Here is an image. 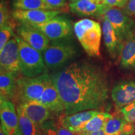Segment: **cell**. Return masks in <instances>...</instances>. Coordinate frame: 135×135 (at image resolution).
Wrapping results in <instances>:
<instances>
[{"label": "cell", "mask_w": 135, "mask_h": 135, "mask_svg": "<svg viewBox=\"0 0 135 135\" xmlns=\"http://www.w3.org/2000/svg\"><path fill=\"white\" fill-rule=\"evenodd\" d=\"M39 101L54 114H60L65 113V109L63 102L52 81L51 77L47 83Z\"/></svg>", "instance_id": "cell-15"}, {"label": "cell", "mask_w": 135, "mask_h": 135, "mask_svg": "<svg viewBox=\"0 0 135 135\" xmlns=\"http://www.w3.org/2000/svg\"><path fill=\"white\" fill-rule=\"evenodd\" d=\"M51 77L63 101L66 115L100 108L109 98L107 75L91 63H71Z\"/></svg>", "instance_id": "cell-1"}, {"label": "cell", "mask_w": 135, "mask_h": 135, "mask_svg": "<svg viewBox=\"0 0 135 135\" xmlns=\"http://www.w3.org/2000/svg\"><path fill=\"white\" fill-rule=\"evenodd\" d=\"M16 111L12 102L8 99L1 98V128L7 135H21Z\"/></svg>", "instance_id": "cell-9"}, {"label": "cell", "mask_w": 135, "mask_h": 135, "mask_svg": "<svg viewBox=\"0 0 135 135\" xmlns=\"http://www.w3.org/2000/svg\"><path fill=\"white\" fill-rule=\"evenodd\" d=\"M40 127L43 129L46 135H58L56 133L55 129H53V127L51 125L50 121H48H48H46Z\"/></svg>", "instance_id": "cell-31"}, {"label": "cell", "mask_w": 135, "mask_h": 135, "mask_svg": "<svg viewBox=\"0 0 135 135\" xmlns=\"http://www.w3.org/2000/svg\"><path fill=\"white\" fill-rule=\"evenodd\" d=\"M16 74L1 71L0 73V94L1 98L8 100L13 99L16 94Z\"/></svg>", "instance_id": "cell-19"}, {"label": "cell", "mask_w": 135, "mask_h": 135, "mask_svg": "<svg viewBox=\"0 0 135 135\" xmlns=\"http://www.w3.org/2000/svg\"><path fill=\"white\" fill-rule=\"evenodd\" d=\"M13 6L15 9L52 10L44 0H13Z\"/></svg>", "instance_id": "cell-23"}, {"label": "cell", "mask_w": 135, "mask_h": 135, "mask_svg": "<svg viewBox=\"0 0 135 135\" xmlns=\"http://www.w3.org/2000/svg\"><path fill=\"white\" fill-rule=\"evenodd\" d=\"M16 111L21 135H35L38 130V126L26 115L21 103L17 106Z\"/></svg>", "instance_id": "cell-20"}, {"label": "cell", "mask_w": 135, "mask_h": 135, "mask_svg": "<svg viewBox=\"0 0 135 135\" xmlns=\"http://www.w3.org/2000/svg\"><path fill=\"white\" fill-rule=\"evenodd\" d=\"M0 66L1 71L13 73L16 75L20 71L19 48L15 36L0 51Z\"/></svg>", "instance_id": "cell-10"}, {"label": "cell", "mask_w": 135, "mask_h": 135, "mask_svg": "<svg viewBox=\"0 0 135 135\" xmlns=\"http://www.w3.org/2000/svg\"><path fill=\"white\" fill-rule=\"evenodd\" d=\"M51 125L58 135H78V133L73 132V131H70V129H67L63 126H61L60 123L56 124L54 122L50 121Z\"/></svg>", "instance_id": "cell-27"}, {"label": "cell", "mask_w": 135, "mask_h": 135, "mask_svg": "<svg viewBox=\"0 0 135 135\" xmlns=\"http://www.w3.org/2000/svg\"><path fill=\"white\" fill-rule=\"evenodd\" d=\"M32 26L41 31L52 41L69 38L73 33L72 25L70 20L59 15L45 23Z\"/></svg>", "instance_id": "cell-7"}, {"label": "cell", "mask_w": 135, "mask_h": 135, "mask_svg": "<svg viewBox=\"0 0 135 135\" xmlns=\"http://www.w3.org/2000/svg\"><path fill=\"white\" fill-rule=\"evenodd\" d=\"M119 60L123 69L135 71V32L124 41Z\"/></svg>", "instance_id": "cell-18"}, {"label": "cell", "mask_w": 135, "mask_h": 135, "mask_svg": "<svg viewBox=\"0 0 135 135\" xmlns=\"http://www.w3.org/2000/svg\"><path fill=\"white\" fill-rule=\"evenodd\" d=\"M121 113L126 121L128 122H135V100L131 104L124 106L119 109Z\"/></svg>", "instance_id": "cell-26"}, {"label": "cell", "mask_w": 135, "mask_h": 135, "mask_svg": "<svg viewBox=\"0 0 135 135\" xmlns=\"http://www.w3.org/2000/svg\"><path fill=\"white\" fill-rule=\"evenodd\" d=\"M111 98L114 106L120 109L135 100V80L119 82L113 88Z\"/></svg>", "instance_id": "cell-12"}, {"label": "cell", "mask_w": 135, "mask_h": 135, "mask_svg": "<svg viewBox=\"0 0 135 135\" xmlns=\"http://www.w3.org/2000/svg\"><path fill=\"white\" fill-rule=\"evenodd\" d=\"M35 135H46V134H45V133L44 132V131L41 129V128L38 127V130H37L36 134Z\"/></svg>", "instance_id": "cell-33"}, {"label": "cell", "mask_w": 135, "mask_h": 135, "mask_svg": "<svg viewBox=\"0 0 135 135\" xmlns=\"http://www.w3.org/2000/svg\"><path fill=\"white\" fill-rule=\"evenodd\" d=\"M112 116V114L106 112H99L88 121L81 132H94L103 129L104 124Z\"/></svg>", "instance_id": "cell-22"}, {"label": "cell", "mask_w": 135, "mask_h": 135, "mask_svg": "<svg viewBox=\"0 0 135 135\" xmlns=\"http://www.w3.org/2000/svg\"><path fill=\"white\" fill-rule=\"evenodd\" d=\"M52 9H58L66 6L67 0H44Z\"/></svg>", "instance_id": "cell-28"}, {"label": "cell", "mask_w": 135, "mask_h": 135, "mask_svg": "<svg viewBox=\"0 0 135 135\" xmlns=\"http://www.w3.org/2000/svg\"><path fill=\"white\" fill-rule=\"evenodd\" d=\"M51 75L45 73L36 77H20L16 80V97L20 103L31 101H40Z\"/></svg>", "instance_id": "cell-4"}, {"label": "cell", "mask_w": 135, "mask_h": 135, "mask_svg": "<svg viewBox=\"0 0 135 135\" xmlns=\"http://www.w3.org/2000/svg\"><path fill=\"white\" fill-rule=\"evenodd\" d=\"M109 7L104 4H97L91 0H80L69 4L70 11L73 13L81 17L103 18Z\"/></svg>", "instance_id": "cell-13"}, {"label": "cell", "mask_w": 135, "mask_h": 135, "mask_svg": "<svg viewBox=\"0 0 135 135\" xmlns=\"http://www.w3.org/2000/svg\"><path fill=\"white\" fill-rule=\"evenodd\" d=\"M15 21H16L13 18L11 13H9L6 3L2 0L0 4V28L6 25L15 28L16 26Z\"/></svg>", "instance_id": "cell-24"}, {"label": "cell", "mask_w": 135, "mask_h": 135, "mask_svg": "<svg viewBox=\"0 0 135 135\" xmlns=\"http://www.w3.org/2000/svg\"><path fill=\"white\" fill-rule=\"evenodd\" d=\"M128 123L122 114L121 116L112 115L104 124L103 130L109 135H126L124 131Z\"/></svg>", "instance_id": "cell-21"}, {"label": "cell", "mask_w": 135, "mask_h": 135, "mask_svg": "<svg viewBox=\"0 0 135 135\" xmlns=\"http://www.w3.org/2000/svg\"><path fill=\"white\" fill-rule=\"evenodd\" d=\"M128 0H104V4L109 7L124 8Z\"/></svg>", "instance_id": "cell-29"}, {"label": "cell", "mask_w": 135, "mask_h": 135, "mask_svg": "<svg viewBox=\"0 0 135 135\" xmlns=\"http://www.w3.org/2000/svg\"><path fill=\"white\" fill-rule=\"evenodd\" d=\"M18 36L30 46L43 52L50 45V40L41 31L32 25L20 23L17 26Z\"/></svg>", "instance_id": "cell-11"}, {"label": "cell", "mask_w": 135, "mask_h": 135, "mask_svg": "<svg viewBox=\"0 0 135 135\" xmlns=\"http://www.w3.org/2000/svg\"><path fill=\"white\" fill-rule=\"evenodd\" d=\"M80 1V0H71V3L76 2V1ZM91 1H93L94 3H97V4H101V3H100V1H99V0H91Z\"/></svg>", "instance_id": "cell-34"}, {"label": "cell", "mask_w": 135, "mask_h": 135, "mask_svg": "<svg viewBox=\"0 0 135 135\" xmlns=\"http://www.w3.org/2000/svg\"><path fill=\"white\" fill-rule=\"evenodd\" d=\"M101 2V4H104V0H99Z\"/></svg>", "instance_id": "cell-36"}, {"label": "cell", "mask_w": 135, "mask_h": 135, "mask_svg": "<svg viewBox=\"0 0 135 135\" xmlns=\"http://www.w3.org/2000/svg\"><path fill=\"white\" fill-rule=\"evenodd\" d=\"M0 135H7L1 128H0Z\"/></svg>", "instance_id": "cell-35"}, {"label": "cell", "mask_w": 135, "mask_h": 135, "mask_svg": "<svg viewBox=\"0 0 135 135\" xmlns=\"http://www.w3.org/2000/svg\"><path fill=\"white\" fill-rule=\"evenodd\" d=\"M133 126H134V133H135V122L133 123Z\"/></svg>", "instance_id": "cell-37"}, {"label": "cell", "mask_w": 135, "mask_h": 135, "mask_svg": "<svg viewBox=\"0 0 135 135\" xmlns=\"http://www.w3.org/2000/svg\"><path fill=\"white\" fill-rule=\"evenodd\" d=\"M42 53L47 68L55 70L71 60L76 54V50L71 44L60 40L52 41Z\"/></svg>", "instance_id": "cell-5"}, {"label": "cell", "mask_w": 135, "mask_h": 135, "mask_svg": "<svg viewBox=\"0 0 135 135\" xmlns=\"http://www.w3.org/2000/svg\"><path fill=\"white\" fill-rule=\"evenodd\" d=\"M78 135H109L104 132L103 129L94 132H79Z\"/></svg>", "instance_id": "cell-32"}, {"label": "cell", "mask_w": 135, "mask_h": 135, "mask_svg": "<svg viewBox=\"0 0 135 135\" xmlns=\"http://www.w3.org/2000/svg\"><path fill=\"white\" fill-rule=\"evenodd\" d=\"M99 112L97 109H90L62 116L59 123L63 127L75 133L82 131L83 128L88 121Z\"/></svg>", "instance_id": "cell-16"}, {"label": "cell", "mask_w": 135, "mask_h": 135, "mask_svg": "<svg viewBox=\"0 0 135 135\" xmlns=\"http://www.w3.org/2000/svg\"><path fill=\"white\" fill-rule=\"evenodd\" d=\"M123 10L128 15L135 18V0H128Z\"/></svg>", "instance_id": "cell-30"}, {"label": "cell", "mask_w": 135, "mask_h": 135, "mask_svg": "<svg viewBox=\"0 0 135 135\" xmlns=\"http://www.w3.org/2000/svg\"><path fill=\"white\" fill-rule=\"evenodd\" d=\"M21 104L26 115L38 127L51 118V111L40 101H28Z\"/></svg>", "instance_id": "cell-17"}, {"label": "cell", "mask_w": 135, "mask_h": 135, "mask_svg": "<svg viewBox=\"0 0 135 135\" xmlns=\"http://www.w3.org/2000/svg\"><path fill=\"white\" fill-rule=\"evenodd\" d=\"M103 17L108 20L123 42L135 32L134 20L120 8L109 7Z\"/></svg>", "instance_id": "cell-6"}, {"label": "cell", "mask_w": 135, "mask_h": 135, "mask_svg": "<svg viewBox=\"0 0 135 135\" xmlns=\"http://www.w3.org/2000/svg\"><path fill=\"white\" fill-rule=\"evenodd\" d=\"M102 32L104 45L113 59L119 58L123 43L117 36L114 28L108 20L103 17Z\"/></svg>", "instance_id": "cell-14"}, {"label": "cell", "mask_w": 135, "mask_h": 135, "mask_svg": "<svg viewBox=\"0 0 135 135\" xmlns=\"http://www.w3.org/2000/svg\"><path fill=\"white\" fill-rule=\"evenodd\" d=\"M73 30L86 53L91 57H99L103 32L98 22L88 18L81 20L75 23Z\"/></svg>", "instance_id": "cell-2"}, {"label": "cell", "mask_w": 135, "mask_h": 135, "mask_svg": "<svg viewBox=\"0 0 135 135\" xmlns=\"http://www.w3.org/2000/svg\"><path fill=\"white\" fill-rule=\"evenodd\" d=\"M0 30V51L4 48L12 36H14L13 27L6 25L1 27Z\"/></svg>", "instance_id": "cell-25"}, {"label": "cell", "mask_w": 135, "mask_h": 135, "mask_svg": "<svg viewBox=\"0 0 135 135\" xmlns=\"http://www.w3.org/2000/svg\"><path fill=\"white\" fill-rule=\"evenodd\" d=\"M58 9H14L11 15L13 18L20 23L36 25L44 23L61 14Z\"/></svg>", "instance_id": "cell-8"}, {"label": "cell", "mask_w": 135, "mask_h": 135, "mask_svg": "<svg viewBox=\"0 0 135 135\" xmlns=\"http://www.w3.org/2000/svg\"><path fill=\"white\" fill-rule=\"evenodd\" d=\"M14 36L19 48L20 68L22 75L33 78L47 73L48 68L44 61L42 52L30 46L19 36Z\"/></svg>", "instance_id": "cell-3"}]
</instances>
